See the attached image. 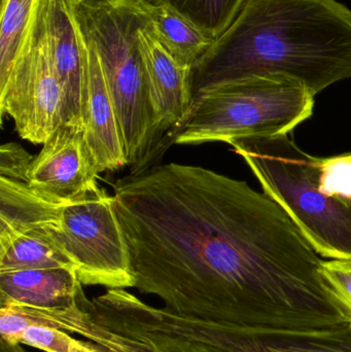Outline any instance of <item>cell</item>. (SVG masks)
Instances as JSON below:
<instances>
[{
    "instance_id": "24",
    "label": "cell",
    "mask_w": 351,
    "mask_h": 352,
    "mask_svg": "<svg viewBox=\"0 0 351 352\" xmlns=\"http://www.w3.org/2000/svg\"><path fill=\"white\" fill-rule=\"evenodd\" d=\"M70 2H71L72 4H78L80 3V2L87 1V0H69Z\"/></svg>"
},
{
    "instance_id": "3",
    "label": "cell",
    "mask_w": 351,
    "mask_h": 352,
    "mask_svg": "<svg viewBox=\"0 0 351 352\" xmlns=\"http://www.w3.org/2000/svg\"><path fill=\"white\" fill-rule=\"evenodd\" d=\"M228 144L319 256L330 260L351 258V204L321 188V158L301 150L288 134L239 138Z\"/></svg>"
},
{
    "instance_id": "18",
    "label": "cell",
    "mask_w": 351,
    "mask_h": 352,
    "mask_svg": "<svg viewBox=\"0 0 351 352\" xmlns=\"http://www.w3.org/2000/svg\"><path fill=\"white\" fill-rule=\"evenodd\" d=\"M183 16L216 41L232 25L245 0H148Z\"/></svg>"
},
{
    "instance_id": "1",
    "label": "cell",
    "mask_w": 351,
    "mask_h": 352,
    "mask_svg": "<svg viewBox=\"0 0 351 352\" xmlns=\"http://www.w3.org/2000/svg\"><path fill=\"white\" fill-rule=\"evenodd\" d=\"M113 186L135 289L167 309L255 332L351 322L306 236L247 182L168 163Z\"/></svg>"
},
{
    "instance_id": "11",
    "label": "cell",
    "mask_w": 351,
    "mask_h": 352,
    "mask_svg": "<svg viewBox=\"0 0 351 352\" xmlns=\"http://www.w3.org/2000/svg\"><path fill=\"white\" fill-rule=\"evenodd\" d=\"M54 69L63 90L65 124L82 126L84 43L69 0H38Z\"/></svg>"
},
{
    "instance_id": "14",
    "label": "cell",
    "mask_w": 351,
    "mask_h": 352,
    "mask_svg": "<svg viewBox=\"0 0 351 352\" xmlns=\"http://www.w3.org/2000/svg\"><path fill=\"white\" fill-rule=\"evenodd\" d=\"M61 206L39 196L26 182L0 177V241L41 229L57 219Z\"/></svg>"
},
{
    "instance_id": "2",
    "label": "cell",
    "mask_w": 351,
    "mask_h": 352,
    "mask_svg": "<svg viewBox=\"0 0 351 352\" xmlns=\"http://www.w3.org/2000/svg\"><path fill=\"white\" fill-rule=\"evenodd\" d=\"M270 76L296 80L313 96L351 78L350 8L337 0H245L192 68L194 101L238 80Z\"/></svg>"
},
{
    "instance_id": "9",
    "label": "cell",
    "mask_w": 351,
    "mask_h": 352,
    "mask_svg": "<svg viewBox=\"0 0 351 352\" xmlns=\"http://www.w3.org/2000/svg\"><path fill=\"white\" fill-rule=\"evenodd\" d=\"M34 156L27 184L49 201L65 203L98 190L99 170L82 126L63 124Z\"/></svg>"
},
{
    "instance_id": "12",
    "label": "cell",
    "mask_w": 351,
    "mask_h": 352,
    "mask_svg": "<svg viewBox=\"0 0 351 352\" xmlns=\"http://www.w3.org/2000/svg\"><path fill=\"white\" fill-rule=\"evenodd\" d=\"M84 43L82 127L84 138L96 161L99 173L119 170L128 165V162L115 105L98 55L84 37Z\"/></svg>"
},
{
    "instance_id": "8",
    "label": "cell",
    "mask_w": 351,
    "mask_h": 352,
    "mask_svg": "<svg viewBox=\"0 0 351 352\" xmlns=\"http://www.w3.org/2000/svg\"><path fill=\"white\" fill-rule=\"evenodd\" d=\"M124 314L148 330L201 341L228 352H351V322L315 332H255L148 305L126 302Z\"/></svg>"
},
{
    "instance_id": "19",
    "label": "cell",
    "mask_w": 351,
    "mask_h": 352,
    "mask_svg": "<svg viewBox=\"0 0 351 352\" xmlns=\"http://www.w3.org/2000/svg\"><path fill=\"white\" fill-rule=\"evenodd\" d=\"M36 0H2L0 86L5 82L20 51Z\"/></svg>"
},
{
    "instance_id": "13",
    "label": "cell",
    "mask_w": 351,
    "mask_h": 352,
    "mask_svg": "<svg viewBox=\"0 0 351 352\" xmlns=\"http://www.w3.org/2000/svg\"><path fill=\"white\" fill-rule=\"evenodd\" d=\"M84 295L74 267L0 271V307L60 314L78 308Z\"/></svg>"
},
{
    "instance_id": "10",
    "label": "cell",
    "mask_w": 351,
    "mask_h": 352,
    "mask_svg": "<svg viewBox=\"0 0 351 352\" xmlns=\"http://www.w3.org/2000/svg\"><path fill=\"white\" fill-rule=\"evenodd\" d=\"M154 119L155 140L159 134L177 135L193 109L192 67L181 65L160 43L148 20L137 31Z\"/></svg>"
},
{
    "instance_id": "5",
    "label": "cell",
    "mask_w": 351,
    "mask_h": 352,
    "mask_svg": "<svg viewBox=\"0 0 351 352\" xmlns=\"http://www.w3.org/2000/svg\"><path fill=\"white\" fill-rule=\"evenodd\" d=\"M315 96L296 80L251 78L214 89L194 101L173 142L197 146L292 132L313 116Z\"/></svg>"
},
{
    "instance_id": "4",
    "label": "cell",
    "mask_w": 351,
    "mask_h": 352,
    "mask_svg": "<svg viewBox=\"0 0 351 352\" xmlns=\"http://www.w3.org/2000/svg\"><path fill=\"white\" fill-rule=\"evenodd\" d=\"M73 10L100 60L128 165L139 162L155 142L150 88L137 39L146 16L135 0H87L73 4Z\"/></svg>"
},
{
    "instance_id": "23",
    "label": "cell",
    "mask_w": 351,
    "mask_h": 352,
    "mask_svg": "<svg viewBox=\"0 0 351 352\" xmlns=\"http://www.w3.org/2000/svg\"><path fill=\"white\" fill-rule=\"evenodd\" d=\"M0 352H27L23 345L12 344L0 339Z\"/></svg>"
},
{
    "instance_id": "17",
    "label": "cell",
    "mask_w": 351,
    "mask_h": 352,
    "mask_svg": "<svg viewBox=\"0 0 351 352\" xmlns=\"http://www.w3.org/2000/svg\"><path fill=\"white\" fill-rule=\"evenodd\" d=\"M51 267H74V265L41 232H26L0 241V271Z\"/></svg>"
},
{
    "instance_id": "6",
    "label": "cell",
    "mask_w": 351,
    "mask_h": 352,
    "mask_svg": "<svg viewBox=\"0 0 351 352\" xmlns=\"http://www.w3.org/2000/svg\"><path fill=\"white\" fill-rule=\"evenodd\" d=\"M73 263L82 285L135 287L129 248L104 188L62 203L57 219L39 230Z\"/></svg>"
},
{
    "instance_id": "22",
    "label": "cell",
    "mask_w": 351,
    "mask_h": 352,
    "mask_svg": "<svg viewBox=\"0 0 351 352\" xmlns=\"http://www.w3.org/2000/svg\"><path fill=\"white\" fill-rule=\"evenodd\" d=\"M323 274L351 314V258L323 262Z\"/></svg>"
},
{
    "instance_id": "15",
    "label": "cell",
    "mask_w": 351,
    "mask_h": 352,
    "mask_svg": "<svg viewBox=\"0 0 351 352\" xmlns=\"http://www.w3.org/2000/svg\"><path fill=\"white\" fill-rule=\"evenodd\" d=\"M14 307H0V339L45 352H111Z\"/></svg>"
},
{
    "instance_id": "21",
    "label": "cell",
    "mask_w": 351,
    "mask_h": 352,
    "mask_svg": "<svg viewBox=\"0 0 351 352\" xmlns=\"http://www.w3.org/2000/svg\"><path fill=\"white\" fill-rule=\"evenodd\" d=\"M34 157L20 144H2L0 148V177L26 182L29 169Z\"/></svg>"
},
{
    "instance_id": "20",
    "label": "cell",
    "mask_w": 351,
    "mask_h": 352,
    "mask_svg": "<svg viewBox=\"0 0 351 352\" xmlns=\"http://www.w3.org/2000/svg\"><path fill=\"white\" fill-rule=\"evenodd\" d=\"M319 180L324 190L351 204V153L319 159Z\"/></svg>"
},
{
    "instance_id": "16",
    "label": "cell",
    "mask_w": 351,
    "mask_h": 352,
    "mask_svg": "<svg viewBox=\"0 0 351 352\" xmlns=\"http://www.w3.org/2000/svg\"><path fill=\"white\" fill-rule=\"evenodd\" d=\"M135 1L157 38L181 65L193 68L214 43L199 29L167 6L150 3L148 0Z\"/></svg>"
},
{
    "instance_id": "7",
    "label": "cell",
    "mask_w": 351,
    "mask_h": 352,
    "mask_svg": "<svg viewBox=\"0 0 351 352\" xmlns=\"http://www.w3.org/2000/svg\"><path fill=\"white\" fill-rule=\"evenodd\" d=\"M0 113L23 140L43 144L65 124L63 90L54 69L38 0L10 76L0 86Z\"/></svg>"
}]
</instances>
